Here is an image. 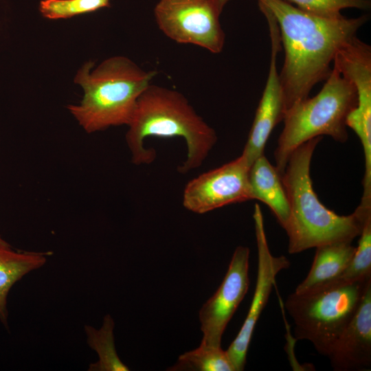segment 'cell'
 I'll return each mask as SVG.
<instances>
[{
  "label": "cell",
  "mask_w": 371,
  "mask_h": 371,
  "mask_svg": "<svg viewBox=\"0 0 371 371\" xmlns=\"http://www.w3.org/2000/svg\"><path fill=\"white\" fill-rule=\"evenodd\" d=\"M258 2L274 16L284 49L279 78L285 113L308 98L316 84L326 80L337 52L357 36L368 16L328 19L306 12L283 0Z\"/></svg>",
  "instance_id": "1"
},
{
  "label": "cell",
  "mask_w": 371,
  "mask_h": 371,
  "mask_svg": "<svg viewBox=\"0 0 371 371\" xmlns=\"http://www.w3.org/2000/svg\"><path fill=\"white\" fill-rule=\"evenodd\" d=\"M322 139H311L295 148L282 175L290 206L289 220L284 230L291 254L322 245L352 242L360 235L366 220L371 216V205L359 204L353 213L342 216L328 209L319 200L313 187L310 167L313 152Z\"/></svg>",
  "instance_id": "2"
},
{
  "label": "cell",
  "mask_w": 371,
  "mask_h": 371,
  "mask_svg": "<svg viewBox=\"0 0 371 371\" xmlns=\"http://www.w3.org/2000/svg\"><path fill=\"white\" fill-rule=\"evenodd\" d=\"M128 126L126 141L136 165L150 164L155 158L154 150L144 148L146 137H182L188 153L178 167L181 173L201 166L217 141L215 131L182 93L151 84L138 98Z\"/></svg>",
  "instance_id": "3"
},
{
  "label": "cell",
  "mask_w": 371,
  "mask_h": 371,
  "mask_svg": "<svg viewBox=\"0 0 371 371\" xmlns=\"http://www.w3.org/2000/svg\"><path fill=\"white\" fill-rule=\"evenodd\" d=\"M93 65L87 62L77 72L74 82L82 87L84 96L69 110L87 133L128 126L138 98L157 71L144 70L124 56L109 58L91 71Z\"/></svg>",
  "instance_id": "4"
},
{
  "label": "cell",
  "mask_w": 371,
  "mask_h": 371,
  "mask_svg": "<svg viewBox=\"0 0 371 371\" xmlns=\"http://www.w3.org/2000/svg\"><path fill=\"white\" fill-rule=\"evenodd\" d=\"M357 104L355 85L333 65L316 95L295 104L284 113V128L274 152L276 167L280 174H284L293 151L311 139L328 135L346 142V119Z\"/></svg>",
  "instance_id": "5"
},
{
  "label": "cell",
  "mask_w": 371,
  "mask_h": 371,
  "mask_svg": "<svg viewBox=\"0 0 371 371\" xmlns=\"http://www.w3.org/2000/svg\"><path fill=\"white\" fill-rule=\"evenodd\" d=\"M371 278L319 290L290 294L285 309L294 322V335L310 341L328 357L357 312Z\"/></svg>",
  "instance_id": "6"
},
{
  "label": "cell",
  "mask_w": 371,
  "mask_h": 371,
  "mask_svg": "<svg viewBox=\"0 0 371 371\" xmlns=\"http://www.w3.org/2000/svg\"><path fill=\"white\" fill-rule=\"evenodd\" d=\"M228 1L159 0L154 15L159 30L172 41L218 54L225 41L220 15Z\"/></svg>",
  "instance_id": "7"
},
{
  "label": "cell",
  "mask_w": 371,
  "mask_h": 371,
  "mask_svg": "<svg viewBox=\"0 0 371 371\" xmlns=\"http://www.w3.org/2000/svg\"><path fill=\"white\" fill-rule=\"evenodd\" d=\"M253 218L258 249L255 291L245 322L226 350L236 371H242L245 368L255 326L267 304L278 273L290 266V262L285 256H275L271 254L266 237L262 213L258 203L255 204Z\"/></svg>",
  "instance_id": "8"
},
{
  "label": "cell",
  "mask_w": 371,
  "mask_h": 371,
  "mask_svg": "<svg viewBox=\"0 0 371 371\" xmlns=\"http://www.w3.org/2000/svg\"><path fill=\"white\" fill-rule=\"evenodd\" d=\"M249 249L237 247L221 285L201 308V344L221 347L226 326L249 289Z\"/></svg>",
  "instance_id": "9"
},
{
  "label": "cell",
  "mask_w": 371,
  "mask_h": 371,
  "mask_svg": "<svg viewBox=\"0 0 371 371\" xmlns=\"http://www.w3.org/2000/svg\"><path fill=\"white\" fill-rule=\"evenodd\" d=\"M249 168L240 155L190 180L183 190L184 207L194 213L205 214L227 205L251 200Z\"/></svg>",
  "instance_id": "10"
},
{
  "label": "cell",
  "mask_w": 371,
  "mask_h": 371,
  "mask_svg": "<svg viewBox=\"0 0 371 371\" xmlns=\"http://www.w3.org/2000/svg\"><path fill=\"white\" fill-rule=\"evenodd\" d=\"M268 23L271 38V60L269 74L259 102L248 139L241 154L247 164L264 154L266 143L274 127L283 120L284 101L279 74L277 54L280 49V34L278 23L271 12L261 9Z\"/></svg>",
  "instance_id": "11"
},
{
  "label": "cell",
  "mask_w": 371,
  "mask_h": 371,
  "mask_svg": "<svg viewBox=\"0 0 371 371\" xmlns=\"http://www.w3.org/2000/svg\"><path fill=\"white\" fill-rule=\"evenodd\" d=\"M336 371L361 370L371 366V284L354 317L328 355Z\"/></svg>",
  "instance_id": "12"
},
{
  "label": "cell",
  "mask_w": 371,
  "mask_h": 371,
  "mask_svg": "<svg viewBox=\"0 0 371 371\" xmlns=\"http://www.w3.org/2000/svg\"><path fill=\"white\" fill-rule=\"evenodd\" d=\"M248 181L251 199L265 203L285 229L290 216V206L282 175L262 155L251 165Z\"/></svg>",
  "instance_id": "13"
},
{
  "label": "cell",
  "mask_w": 371,
  "mask_h": 371,
  "mask_svg": "<svg viewBox=\"0 0 371 371\" xmlns=\"http://www.w3.org/2000/svg\"><path fill=\"white\" fill-rule=\"evenodd\" d=\"M304 280L294 292L304 293L318 290L335 280L350 264L356 247L352 242H337L318 246Z\"/></svg>",
  "instance_id": "14"
},
{
  "label": "cell",
  "mask_w": 371,
  "mask_h": 371,
  "mask_svg": "<svg viewBox=\"0 0 371 371\" xmlns=\"http://www.w3.org/2000/svg\"><path fill=\"white\" fill-rule=\"evenodd\" d=\"M50 254L14 251L0 240V319L8 324L7 297L11 287L29 272L43 267Z\"/></svg>",
  "instance_id": "15"
},
{
  "label": "cell",
  "mask_w": 371,
  "mask_h": 371,
  "mask_svg": "<svg viewBox=\"0 0 371 371\" xmlns=\"http://www.w3.org/2000/svg\"><path fill=\"white\" fill-rule=\"evenodd\" d=\"M114 321L109 314L103 319L102 326L95 329L85 326L89 346L98 356V361L91 363L89 371H128L129 368L119 358L114 341Z\"/></svg>",
  "instance_id": "16"
},
{
  "label": "cell",
  "mask_w": 371,
  "mask_h": 371,
  "mask_svg": "<svg viewBox=\"0 0 371 371\" xmlns=\"http://www.w3.org/2000/svg\"><path fill=\"white\" fill-rule=\"evenodd\" d=\"M168 370L172 371H236L226 350L221 347L200 344L178 358Z\"/></svg>",
  "instance_id": "17"
},
{
  "label": "cell",
  "mask_w": 371,
  "mask_h": 371,
  "mask_svg": "<svg viewBox=\"0 0 371 371\" xmlns=\"http://www.w3.org/2000/svg\"><path fill=\"white\" fill-rule=\"evenodd\" d=\"M359 236L358 246L348 266L335 280L319 289L371 278V216L366 220Z\"/></svg>",
  "instance_id": "18"
},
{
  "label": "cell",
  "mask_w": 371,
  "mask_h": 371,
  "mask_svg": "<svg viewBox=\"0 0 371 371\" xmlns=\"http://www.w3.org/2000/svg\"><path fill=\"white\" fill-rule=\"evenodd\" d=\"M111 0H42L39 10L49 19H67L110 7Z\"/></svg>",
  "instance_id": "19"
},
{
  "label": "cell",
  "mask_w": 371,
  "mask_h": 371,
  "mask_svg": "<svg viewBox=\"0 0 371 371\" xmlns=\"http://www.w3.org/2000/svg\"><path fill=\"white\" fill-rule=\"evenodd\" d=\"M306 12L328 19L342 17L346 8L368 10L370 0H283Z\"/></svg>",
  "instance_id": "20"
},
{
  "label": "cell",
  "mask_w": 371,
  "mask_h": 371,
  "mask_svg": "<svg viewBox=\"0 0 371 371\" xmlns=\"http://www.w3.org/2000/svg\"><path fill=\"white\" fill-rule=\"evenodd\" d=\"M0 240H2V238L0 237Z\"/></svg>",
  "instance_id": "21"
}]
</instances>
